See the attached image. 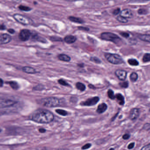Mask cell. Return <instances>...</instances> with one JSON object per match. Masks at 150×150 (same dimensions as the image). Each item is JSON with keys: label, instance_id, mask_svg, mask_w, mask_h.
Here are the masks:
<instances>
[{"label": "cell", "instance_id": "6da1fadb", "mask_svg": "<svg viewBox=\"0 0 150 150\" xmlns=\"http://www.w3.org/2000/svg\"><path fill=\"white\" fill-rule=\"evenodd\" d=\"M54 115L50 111L45 109L37 110L31 115V119L39 123H49L53 121Z\"/></svg>", "mask_w": 150, "mask_h": 150}, {"label": "cell", "instance_id": "7a4b0ae2", "mask_svg": "<svg viewBox=\"0 0 150 150\" xmlns=\"http://www.w3.org/2000/svg\"><path fill=\"white\" fill-rule=\"evenodd\" d=\"M38 103L44 107L53 108L61 106L62 101L57 97H48L39 100Z\"/></svg>", "mask_w": 150, "mask_h": 150}, {"label": "cell", "instance_id": "3957f363", "mask_svg": "<svg viewBox=\"0 0 150 150\" xmlns=\"http://www.w3.org/2000/svg\"><path fill=\"white\" fill-rule=\"evenodd\" d=\"M104 56L108 61L113 64H121L124 63L123 59L119 54L105 53Z\"/></svg>", "mask_w": 150, "mask_h": 150}, {"label": "cell", "instance_id": "277c9868", "mask_svg": "<svg viewBox=\"0 0 150 150\" xmlns=\"http://www.w3.org/2000/svg\"><path fill=\"white\" fill-rule=\"evenodd\" d=\"M100 37L103 40L113 42L115 44H118L121 41V38L118 36L111 32H103L101 34Z\"/></svg>", "mask_w": 150, "mask_h": 150}, {"label": "cell", "instance_id": "5b68a950", "mask_svg": "<svg viewBox=\"0 0 150 150\" xmlns=\"http://www.w3.org/2000/svg\"><path fill=\"white\" fill-rule=\"evenodd\" d=\"M13 18L17 22L25 26L32 25L33 23V21L30 18L19 14L14 15Z\"/></svg>", "mask_w": 150, "mask_h": 150}, {"label": "cell", "instance_id": "8992f818", "mask_svg": "<svg viewBox=\"0 0 150 150\" xmlns=\"http://www.w3.org/2000/svg\"><path fill=\"white\" fill-rule=\"evenodd\" d=\"M17 103V101L9 99H1L0 108H1L12 107Z\"/></svg>", "mask_w": 150, "mask_h": 150}, {"label": "cell", "instance_id": "52a82bcc", "mask_svg": "<svg viewBox=\"0 0 150 150\" xmlns=\"http://www.w3.org/2000/svg\"><path fill=\"white\" fill-rule=\"evenodd\" d=\"M32 35L31 31L28 29H23L19 33V38L22 42L28 41Z\"/></svg>", "mask_w": 150, "mask_h": 150}, {"label": "cell", "instance_id": "ba28073f", "mask_svg": "<svg viewBox=\"0 0 150 150\" xmlns=\"http://www.w3.org/2000/svg\"><path fill=\"white\" fill-rule=\"evenodd\" d=\"M100 100V98L98 96L92 97L87 99L85 101L81 103L80 105L84 106H92L96 105Z\"/></svg>", "mask_w": 150, "mask_h": 150}, {"label": "cell", "instance_id": "9c48e42d", "mask_svg": "<svg viewBox=\"0 0 150 150\" xmlns=\"http://www.w3.org/2000/svg\"><path fill=\"white\" fill-rule=\"evenodd\" d=\"M115 74L118 79L122 81H124L127 77V71L125 70L118 69L115 71Z\"/></svg>", "mask_w": 150, "mask_h": 150}, {"label": "cell", "instance_id": "30bf717a", "mask_svg": "<svg viewBox=\"0 0 150 150\" xmlns=\"http://www.w3.org/2000/svg\"><path fill=\"white\" fill-rule=\"evenodd\" d=\"M11 40H12V37L8 34H1L0 36V44L1 45L6 44L10 42Z\"/></svg>", "mask_w": 150, "mask_h": 150}, {"label": "cell", "instance_id": "8fae6325", "mask_svg": "<svg viewBox=\"0 0 150 150\" xmlns=\"http://www.w3.org/2000/svg\"><path fill=\"white\" fill-rule=\"evenodd\" d=\"M139 112L140 111H139V109L137 108H134L131 110L129 112V117L130 119L132 121H134L137 119L139 115Z\"/></svg>", "mask_w": 150, "mask_h": 150}, {"label": "cell", "instance_id": "7c38bea8", "mask_svg": "<svg viewBox=\"0 0 150 150\" xmlns=\"http://www.w3.org/2000/svg\"><path fill=\"white\" fill-rule=\"evenodd\" d=\"M120 16L126 19H130L133 16V13L130 9L129 8L123 9L120 13Z\"/></svg>", "mask_w": 150, "mask_h": 150}, {"label": "cell", "instance_id": "4fadbf2b", "mask_svg": "<svg viewBox=\"0 0 150 150\" xmlns=\"http://www.w3.org/2000/svg\"><path fill=\"white\" fill-rule=\"evenodd\" d=\"M77 38L74 36L72 35L66 36L64 38V42L69 44L74 43L77 41Z\"/></svg>", "mask_w": 150, "mask_h": 150}, {"label": "cell", "instance_id": "5bb4252c", "mask_svg": "<svg viewBox=\"0 0 150 150\" xmlns=\"http://www.w3.org/2000/svg\"><path fill=\"white\" fill-rule=\"evenodd\" d=\"M22 71L25 73L29 74H35L37 73L38 72L37 71L36 69L30 67H23L22 68Z\"/></svg>", "mask_w": 150, "mask_h": 150}, {"label": "cell", "instance_id": "9a60e30c", "mask_svg": "<svg viewBox=\"0 0 150 150\" xmlns=\"http://www.w3.org/2000/svg\"><path fill=\"white\" fill-rule=\"evenodd\" d=\"M108 108V106L105 103H102L99 105L96 110V112L98 114H102L104 113Z\"/></svg>", "mask_w": 150, "mask_h": 150}, {"label": "cell", "instance_id": "2e32d148", "mask_svg": "<svg viewBox=\"0 0 150 150\" xmlns=\"http://www.w3.org/2000/svg\"><path fill=\"white\" fill-rule=\"evenodd\" d=\"M68 20L71 21L72 22L75 23H79V24H83L85 23V21L81 18L79 17H76L75 16H70L68 17Z\"/></svg>", "mask_w": 150, "mask_h": 150}, {"label": "cell", "instance_id": "e0dca14e", "mask_svg": "<svg viewBox=\"0 0 150 150\" xmlns=\"http://www.w3.org/2000/svg\"><path fill=\"white\" fill-rule=\"evenodd\" d=\"M115 99L118 104L120 105H123L125 104V98L123 96L121 93H117L115 95Z\"/></svg>", "mask_w": 150, "mask_h": 150}, {"label": "cell", "instance_id": "ac0fdd59", "mask_svg": "<svg viewBox=\"0 0 150 150\" xmlns=\"http://www.w3.org/2000/svg\"><path fill=\"white\" fill-rule=\"evenodd\" d=\"M58 58L60 61L64 62H70L71 60V58L68 55L65 54H60L58 56Z\"/></svg>", "mask_w": 150, "mask_h": 150}, {"label": "cell", "instance_id": "d6986e66", "mask_svg": "<svg viewBox=\"0 0 150 150\" xmlns=\"http://www.w3.org/2000/svg\"><path fill=\"white\" fill-rule=\"evenodd\" d=\"M138 38L141 41L147 42L150 43V35H146V34L139 35L138 36Z\"/></svg>", "mask_w": 150, "mask_h": 150}, {"label": "cell", "instance_id": "ffe728a7", "mask_svg": "<svg viewBox=\"0 0 150 150\" xmlns=\"http://www.w3.org/2000/svg\"><path fill=\"white\" fill-rule=\"evenodd\" d=\"M6 83L9 84V86H11V87L13 88L14 90H17L20 88V85L18 84V82L16 81H9L8 82H6Z\"/></svg>", "mask_w": 150, "mask_h": 150}, {"label": "cell", "instance_id": "44dd1931", "mask_svg": "<svg viewBox=\"0 0 150 150\" xmlns=\"http://www.w3.org/2000/svg\"><path fill=\"white\" fill-rule=\"evenodd\" d=\"M32 38L35 39V41H38V42H41L42 43H46L47 42V41H46L45 38L39 36L38 35H35L32 36Z\"/></svg>", "mask_w": 150, "mask_h": 150}, {"label": "cell", "instance_id": "7402d4cb", "mask_svg": "<svg viewBox=\"0 0 150 150\" xmlns=\"http://www.w3.org/2000/svg\"><path fill=\"white\" fill-rule=\"evenodd\" d=\"M76 87L78 90H80L81 92L85 91L86 89V86L83 83L80 82L76 83Z\"/></svg>", "mask_w": 150, "mask_h": 150}, {"label": "cell", "instance_id": "603a6c76", "mask_svg": "<svg viewBox=\"0 0 150 150\" xmlns=\"http://www.w3.org/2000/svg\"><path fill=\"white\" fill-rule=\"evenodd\" d=\"M128 63L130 65L132 66H137L139 65L138 61L135 59H129L128 60Z\"/></svg>", "mask_w": 150, "mask_h": 150}, {"label": "cell", "instance_id": "cb8c5ba5", "mask_svg": "<svg viewBox=\"0 0 150 150\" xmlns=\"http://www.w3.org/2000/svg\"><path fill=\"white\" fill-rule=\"evenodd\" d=\"M138 79V75L136 72H132L130 75V80L132 82H135L137 81Z\"/></svg>", "mask_w": 150, "mask_h": 150}, {"label": "cell", "instance_id": "d4e9b609", "mask_svg": "<svg viewBox=\"0 0 150 150\" xmlns=\"http://www.w3.org/2000/svg\"><path fill=\"white\" fill-rule=\"evenodd\" d=\"M108 95L109 98L111 100H115V95L114 91L112 89H109L108 91Z\"/></svg>", "mask_w": 150, "mask_h": 150}, {"label": "cell", "instance_id": "484cf974", "mask_svg": "<svg viewBox=\"0 0 150 150\" xmlns=\"http://www.w3.org/2000/svg\"><path fill=\"white\" fill-rule=\"evenodd\" d=\"M18 8L20 10L22 11H25V12H29L32 10V8H30L29 7L26 6H23L21 5L18 7Z\"/></svg>", "mask_w": 150, "mask_h": 150}, {"label": "cell", "instance_id": "4316f807", "mask_svg": "<svg viewBox=\"0 0 150 150\" xmlns=\"http://www.w3.org/2000/svg\"><path fill=\"white\" fill-rule=\"evenodd\" d=\"M142 60L144 63L150 62V53H145L143 57Z\"/></svg>", "mask_w": 150, "mask_h": 150}, {"label": "cell", "instance_id": "83f0119b", "mask_svg": "<svg viewBox=\"0 0 150 150\" xmlns=\"http://www.w3.org/2000/svg\"><path fill=\"white\" fill-rule=\"evenodd\" d=\"M116 19L118 22L121 23H126L128 22V19L124 18V17H122V16H121L120 15L118 16L117 17Z\"/></svg>", "mask_w": 150, "mask_h": 150}, {"label": "cell", "instance_id": "f1b7e54d", "mask_svg": "<svg viewBox=\"0 0 150 150\" xmlns=\"http://www.w3.org/2000/svg\"><path fill=\"white\" fill-rule=\"evenodd\" d=\"M90 60L96 64H100L101 63V61L100 59L96 57H90Z\"/></svg>", "mask_w": 150, "mask_h": 150}, {"label": "cell", "instance_id": "f546056e", "mask_svg": "<svg viewBox=\"0 0 150 150\" xmlns=\"http://www.w3.org/2000/svg\"><path fill=\"white\" fill-rule=\"evenodd\" d=\"M56 112L60 115L64 116H65L68 115V112L64 110L57 109L56 110Z\"/></svg>", "mask_w": 150, "mask_h": 150}, {"label": "cell", "instance_id": "4dcf8cb0", "mask_svg": "<svg viewBox=\"0 0 150 150\" xmlns=\"http://www.w3.org/2000/svg\"><path fill=\"white\" fill-rule=\"evenodd\" d=\"M58 82L62 86H65L71 87L70 84L63 79H60L58 80Z\"/></svg>", "mask_w": 150, "mask_h": 150}, {"label": "cell", "instance_id": "1f68e13d", "mask_svg": "<svg viewBox=\"0 0 150 150\" xmlns=\"http://www.w3.org/2000/svg\"><path fill=\"white\" fill-rule=\"evenodd\" d=\"M50 39L52 42H62L63 41V39L61 38L56 36L51 37Z\"/></svg>", "mask_w": 150, "mask_h": 150}, {"label": "cell", "instance_id": "d6a6232c", "mask_svg": "<svg viewBox=\"0 0 150 150\" xmlns=\"http://www.w3.org/2000/svg\"><path fill=\"white\" fill-rule=\"evenodd\" d=\"M119 85L122 88H127L129 87V82L127 81H123L120 82Z\"/></svg>", "mask_w": 150, "mask_h": 150}, {"label": "cell", "instance_id": "836d02e7", "mask_svg": "<svg viewBox=\"0 0 150 150\" xmlns=\"http://www.w3.org/2000/svg\"><path fill=\"white\" fill-rule=\"evenodd\" d=\"M45 87L44 86L41 84H39V85H37V86H35V87L33 88V89L36 91H42V90H43L44 89Z\"/></svg>", "mask_w": 150, "mask_h": 150}, {"label": "cell", "instance_id": "e575fe53", "mask_svg": "<svg viewBox=\"0 0 150 150\" xmlns=\"http://www.w3.org/2000/svg\"><path fill=\"white\" fill-rule=\"evenodd\" d=\"M137 13L138 14L142 15H146L147 13V10L144 8H140L137 11Z\"/></svg>", "mask_w": 150, "mask_h": 150}, {"label": "cell", "instance_id": "d590c367", "mask_svg": "<svg viewBox=\"0 0 150 150\" xmlns=\"http://www.w3.org/2000/svg\"><path fill=\"white\" fill-rule=\"evenodd\" d=\"M120 35L124 38H127L129 37V34L127 32H122L120 33Z\"/></svg>", "mask_w": 150, "mask_h": 150}, {"label": "cell", "instance_id": "8d00e7d4", "mask_svg": "<svg viewBox=\"0 0 150 150\" xmlns=\"http://www.w3.org/2000/svg\"><path fill=\"white\" fill-rule=\"evenodd\" d=\"M91 146H92V145L91 144L88 143V144H86L85 145L81 147V149H82V150H86V149H89L90 147H91Z\"/></svg>", "mask_w": 150, "mask_h": 150}, {"label": "cell", "instance_id": "74e56055", "mask_svg": "<svg viewBox=\"0 0 150 150\" xmlns=\"http://www.w3.org/2000/svg\"><path fill=\"white\" fill-rule=\"evenodd\" d=\"M78 29L82 31H88L89 30V28L84 27H79L78 28Z\"/></svg>", "mask_w": 150, "mask_h": 150}, {"label": "cell", "instance_id": "f35d334b", "mask_svg": "<svg viewBox=\"0 0 150 150\" xmlns=\"http://www.w3.org/2000/svg\"><path fill=\"white\" fill-rule=\"evenodd\" d=\"M120 11H121L120 8H117L116 9H115V10L113 11V15L115 16L119 14V13H120Z\"/></svg>", "mask_w": 150, "mask_h": 150}, {"label": "cell", "instance_id": "ab89813d", "mask_svg": "<svg viewBox=\"0 0 150 150\" xmlns=\"http://www.w3.org/2000/svg\"><path fill=\"white\" fill-rule=\"evenodd\" d=\"M140 150H150V144L143 146Z\"/></svg>", "mask_w": 150, "mask_h": 150}, {"label": "cell", "instance_id": "60d3db41", "mask_svg": "<svg viewBox=\"0 0 150 150\" xmlns=\"http://www.w3.org/2000/svg\"><path fill=\"white\" fill-rule=\"evenodd\" d=\"M134 145H135V143H134V142L131 143L130 144H129V145H128V149H129V150H131V149H132V148L134 147Z\"/></svg>", "mask_w": 150, "mask_h": 150}, {"label": "cell", "instance_id": "b9f144b4", "mask_svg": "<svg viewBox=\"0 0 150 150\" xmlns=\"http://www.w3.org/2000/svg\"><path fill=\"white\" fill-rule=\"evenodd\" d=\"M130 137V135L129 134H125L122 136V138L123 139H124L127 140V139H129V138Z\"/></svg>", "mask_w": 150, "mask_h": 150}, {"label": "cell", "instance_id": "7bdbcfd3", "mask_svg": "<svg viewBox=\"0 0 150 150\" xmlns=\"http://www.w3.org/2000/svg\"><path fill=\"white\" fill-rule=\"evenodd\" d=\"M8 33H9L11 34H14L15 32V31L14 30L11 28L8 29Z\"/></svg>", "mask_w": 150, "mask_h": 150}, {"label": "cell", "instance_id": "ee69618b", "mask_svg": "<svg viewBox=\"0 0 150 150\" xmlns=\"http://www.w3.org/2000/svg\"><path fill=\"white\" fill-rule=\"evenodd\" d=\"M0 28H1V30H5L6 29V26H5L4 24H1V27H0Z\"/></svg>", "mask_w": 150, "mask_h": 150}, {"label": "cell", "instance_id": "f6af8a7d", "mask_svg": "<svg viewBox=\"0 0 150 150\" xmlns=\"http://www.w3.org/2000/svg\"><path fill=\"white\" fill-rule=\"evenodd\" d=\"M46 129H44V128H41V129H39V132L40 133H45L46 132Z\"/></svg>", "mask_w": 150, "mask_h": 150}, {"label": "cell", "instance_id": "bcb514c9", "mask_svg": "<svg viewBox=\"0 0 150 150\" xmlns=\"http://www.w3.org/2000/svg\"><path fill=\"white\" fill-rule=\"evenodd\" d=\"M88 87L90 88H91V89H96V87L93 86V85H92V84H89L88 86Z\"/></svg>", "mask_w": 150, "mask_h": 150}, {"label": "cell", "instance_id": "7dc6e473", "mask_svg": "<svg viewBox=\"0 0 150 150\" xmlns=\"http://www.w3.org/2000/svg\"><path fill=\"white\" fill-rule=\"evenodd\" d=\"M78 66L79 67L81 68H82V67H84V64L83 63H81V64H78Z\"/></svg>", "mask_w": 150, "mask_h": 150}, {"label": "cell", "instance_id": "c3c4849f", "mask_svg": "<svg viewBox=\"0 0 150 150\" xmlns=\"http://www.w3.org/2000/svg\"><path fill=\"white\" fill-rule=\"evenodd\" d=\"M0 82H1V87H2L3 85H4V81H3L2 79H1V81Z\"/></svg>", "mask_w": 150, "mask_h": 150}, {"label": "cell", "instance_id": "681fc988", "mask_svg": "<svg viewBox=\"0 0 150 150\" xmlns=\"http://www.w3.org/2000/svg\"><path fill=\"white\" fill-rule=\"evenodd\" d=\"M118 114V113H117V114L114 117H113V118H112V121H114V120H115V117H116L117 116V114Z\"/></svg>", "mask_w": 150, "mask_h": 150}, {"label": "cell", "instance_id": "f907efd6", "mask_svg": "<svg viewBox=\"0 0 150 150\" xmlns=\"http://www.w3.org/2000/svg\"><path fill=\"white\" fill-rule=\"evenodd\" d=\"M57 150H69L67 149H65V148H63V149H59Z\"/></svg>", "mask_w": 150, "mask_h": 150}, {"label": "cell", "instance_id": "816d5d0a", "mask_svg": "<svg viewBox=\"0 0 150 150\" xmlns=\"http://www.w3.org/2000/svg\"><path fill=\"white\" fill-rule=\"evenodd\" d=\"M109 150H115V149L114 148H111L109 149Z\"/></svg>", "mask_w": 150, "mask_h": 150}]
</instances>
